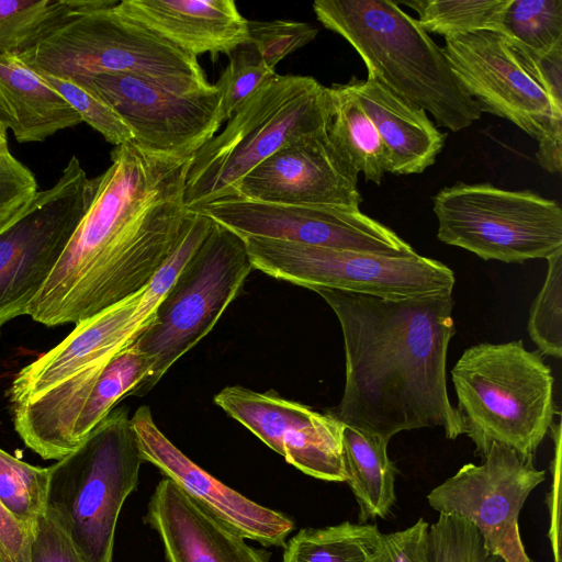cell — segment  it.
Listing matches in <instances>:
<instances>
[{
    "label": "cell",
    "mask_w": 562,
    "mask_h": 562,
    "mask_svg": "<svg viewBox=\"0 0 562 562\" xmlns=\"http://www.w3.org/2000/svg\"><path fill=\"white\" fill-rule=\"evenodd\" d=\"M254 269L279 280L319 289L405 300L452 292L454 272L416 251L384 256L249 237L244 239Z\"/></svg>",
    "instance_id": "obj_10"
},
{
    "label": "cell",
    "mask_w": 562,
    "mask_h": 562,
    "mask_svg": "<svg viewBox=\"0 0 562 562\" xmlns=\"http://www.w3.org/2000/svg\"><path fill=\"white\" fill-rule=\"evenodd\" d=\"M150 369V360L134 344L109 362L12 406L15 431L43 459L59 460L74 451L121 398L137 395Z\"/></svg>",
    "instance_id": "obj_13"
},
{
    "label": "cell",
    "mask_w": 562,
    "mask_h": 562,
    "mask_svg": "<svg viewBox=\"0 0 562 562\" xmlns=\"http://www.w3.org/2000/svg\"><path fill=\"white\" fill-rule=\"evenodd\" d=\"M381 535L375 525L350 521L304 528L284 544L282 562H370Z\"/></svg>",
    "instance_id": "obj_28"
},
{
    "label": "cell",
    "mask_w": 562,
    "mask_h": 562,
    "mask_svg": "<svg viewBox=\"0 0 562 562\" xmlns=\"http://www.w3.org/2000/svg\"><path fill=\"white\" fill-rule=\"evenodd\" d=\"M143 462L128 409L114 407L49 467L45 513L86 562H112L117 518Z\"/></svg>",
    "instance_id": "obj_6"
},
{
    "label": "cell",
    "mask_w": 562,
    "mask_h": 562,
    "mask_svg": "<svg viewBox=\"0 0 562 562\" xmlns=\"http://www.w3.org/2000/svg\"><path fill=\"white\" fill-rule=\"evenodd\" d=\"M277 72L270 69L251 44L235 49L214 83L221 97V117L227 121L259 88Z\"/></svg>",
    "instance_id": "obj_33"
},
{
    "label": "cell",
    "mask_w": 562,
    "mask_h": 562,
    "mask_svg": "<svg viewBox=\"0 0 562 562\" xmlns=\"http://www.w3.org/2000/svg\"><path fill=\"white\" fill-rule=\"evenodd\" d=\"M29 562H86L67 535L44 512L37 519L30 544Z\"/></svg>",
    "instance_id": "obj_40"
},
{
    "label": "cell",
    "mask_w": 562,
    "mask_h": 562,
    "mask_svg": "<svg viewBox=\"0 0 562 562\" xmlns=\"http://www.w3.org/2000/svg\"><path fill=\"white\" fill-rule=\"evenodd\" d=\"M550 431L555 441V453L551 461L552 484L550 493L547 497L549 507V532L551 549L554 562H561L560 544H561V427L560 424L552 425Z\"/></svg>",
    "instance_id": "obj_41"
},
{
    "label": "cell",
    "mask_w": 562,
    "mask_h": 562,
    "mask_svg": "<svg viewBox=\"0 0 562 562\" xmlns=\"http://www.w3.org/2000/svg\"><path fill=\"white\" fill-rule=\"evenodd\" d=\"M442 48L458 81L482 113L508 120L536 140L554 120H562V112L553 109L503 33L477 31L445 37Z\"/></svg>",
    "instance_id": "obj_17"
},
{
    "label": "cell",
    "mask_w": 562,
    "mask_h": 562,
    "mask_svg": "<svg viewBox=\"0 0 562 562\" xmlns=\"http://www.w3.org/2000/svg\"><path fill=\"white\" fill-rule=\"evenodd\" d=\"M347 85L381 137L387 172L417 175L435 164L447 134L425 110L404 101L371 76L364 80L352 76Z\"/></svg>",
    "instance_id": "obj_23"
},
{
    "label": "cell",
    "mask_w": 562,
    "mask_h": 562,
    "mask_svg": "<svg viewBox=\"0 0 562 562\" xmlns=\"http://www.w3.org/2000/svg\"><path fill=\"white\" fill-rule=\"evenodd\" d=\"M502 33L547 54L562 46V0H512Z\"/></svg>",
    "instance_id": "obj_31"
},
{
    "label": "cell",
    "mask_w": 562,
    "mask_h": 562,
    "mask_svg": "<svg viewBox=\"0 0 562 562\" xmlns=\"http://www.w3.org/2000/svg\"><path fill=\"white\" fill-rule=\"evenodd\" d=\"M32 531L0 504V562H29Z\"/></svg>",
    "instance_id": "obj_42"
},
{
    "label": "cell",
    "mask_w": 562,
    "mask_h": 562,
    "mask_svg": "<svg viewBox=\"0 0 562 562\" xmlns=\"http://www.w3.org/2000/svg\"><path fill=\"white\" fill-rule=\"evenodd\" d=\"M114 9L195 57L229 56L250 42L233 0H123Z\"/></svg>",
    "instance_id": "obj_22"
},
{
    "label": "cell",
    "mask_w": 562,
    "mask_h": 562,
    "mask_svg": "<svg viewBox=\"0 0 562 562\" xmlns=\"http://www.w3.org/2000/svg\"><path fill=\"white\" fill-rule=\"evenodd\" d=\"M544 282L532 301L527 330L542 356L562 357V249L547 258Z\"/></svg>",
    "instance_id": "obj_32"
},
{
    "label": "cell",
    "mask_w": 562,
    "mask_h": 562,
    "mask_svg": "<svg viewBox=\"0 0 562 562\" xmlns=\"http://www.w3.org/2000/svg\"><path fill=\"white\" fill-rule=\"evenodd\" d=\"M328 88L330 116L327 135L335 149L364 180L381 184L387 171L381 137L356 95L346 83Z\"/></svg>",
    "instance_id": "obj_26"
},
{
    "label": "cell",
    "mask_w": 562,
    "mask_h": 562,
    "mask_svg": "<svg viewBox=\"0 0 562 562\" xmlns=\"http://www.w3.org/2000/svg\"><path fill=\"white\" fill-rule=\"evenodd\" d=\"M370 562H434L429 524L419 518L406 529L382 533Z\"/></svg>",
    "instance_id": "obj_38"
},
{
    "label": "cell",
    "mask_w": 562,
    "mask_h": 562,
    "mask_svg": "<svg viewBox=\"0 0 562 562\" xmlns=\"http://www.w3.org/2000/svg\"><path fill=\"white\" fill-rule=\"evenodd\" d=\"M440 241L483 260L522 263L562 249V209L530 190L457 182L432 196Z\"/></svg>",
    "instance_id": "obj_9"
},
{
    "label": "cell",
    "mask_w": 562,
    "mask_h": 562,
    "mask_svg": "<svg viewBox=\"0 0 562 562\" xmlns=\"http://www.w3.org/2000/svg\"><path fill=\"white\" fill-rule=\"evenodd\" d=\"M358 176L326 130L292 142L260 162L241 180L235 198L360 209Z\"/></svg>",
    "instance_id": "obj_19"
},
{
    "label": "cell",
    "mask_w": 562,
    "mask_h": 562,
    "mask_svg": "<svg viewBox=\"0 0 562 562\" xmlns=\"http://www.w3.org/2000/svg\"><path fill=\"white\" fill-rule=\"evenodd\" d=\"M252 270L245 240L214 222L135 342L151 362L139 395L213 329Z\"/></svg>",
    "instance_id": "obj_8"
},
{
    "label": "cell",
    "mask_w": 562,
    "mask_h": 562,
    "mask_svg": "<svg viewBox=\"0 0 562 562\" xmlns=\"http://www.w3.org/2000/svg\"><path fill=\"white\" fill-rule=\"evenodd\" d=\"M214 403L303 473L346 482L345 425L329 413H319L273 391L258 392L240 385L224 387Z\"/></svg>",
    "instance_id": "obj_18"
},
{
    "label": "cell",
    "mask_w": 562,
    "mask_h": 562,
    "mask_svg": "<svg viewBox=\"0 0 562 562\" xmlns=\"http://www.w3.org/2000/svg\"><path fill=\"white\" fill-rule=\"evenodd\" d=\"M37 190L33 172L10 151L0 157V233L30 206Z\"/></svg>",
    "instance_id": "obj_37"
},
{
    "label": "cell",
    "mask_w": 562,
    "mask_h": 562,
    "mask_svg": "<svg viewBox=\"0 0 562 562\" xmlns=\"http://www.w3.org/2000/svg\"><path fill=\"white\" fill-rule=\"evenodd\" d=\"M49 468L31 465L0 448V504L33 531L45 512Z\"/></svg>",
    "instance_id": "obj_30"
},
{
    "label": "cell",
    "mask_w": 562,
    "mask_h": 562,
    "mask_svg": "<svg viewBox=\"0 0 562 562\" xmlns=\"http://www.w3.org/2000/svg\"><path fill=\"white\" fill-rule=\"evenodd\" d=\"M143 460L154 464L188 496L245 539L281 547L294 528L283 514L226 486L178 449L158 428L148 406L131 417Z\"/></svg>",
    "instance_id": "obj_20"
},
{
    "label": "cell",
    "mask_w": 562,
    "mask_h": 562,
    "mask_svg": "<svg viewBox=\"0 0 562 562\" xmlns=\"http://www.w3.org/2000/svg\"><path fill=\"white\" fill-rule=\"evenodd\" d=\"M509 40L519 61L544 89L553 109L562 112V46L541 54Z\"/></svg>",
    "instance_id": "obj_39"
},
{
    "label": "cell",
    "mask_w": 562,
    "mask_h": 562,
    "mask_svg": "<svg viewBox=\"0 0 562 562\" xmlns=\"http://www.w3.org/2000/svg\"><path fill=\"white\" fill-rule=\"evenodd\" d=\"M536 158L544 170L559 173L562 169V120H555L538 139Z\"/></svg>",
    "instance_id": "obj_43"
},
{
    "label": "cell",
    "mask_w": 562,
    "mask_h": 562,
    "mask_svg": "<svg viewBox=\"0 0 562 562\" xmlns=\"http://www.w3.org/2000/svg\"><path fill=\"white\" fill-rule=\"evenodd\" d=\"M196 212L243 239L255 237L384 256L414 252L390 227L360 209L268 203L229 198Z\"/></svg>",
    "instance_id": "obj_16"
},
{
    "label": "cell",
    "mask_w": 562,
    "mask_h": 562,
    "mask_svg": "<svg viewBox=\"0 0 562 562\" xmlns=\"http://www.w3.org/2000/svg\"><path fill=\"white\" fill-rule=\"evenodd\" d=\"M98 182L99 176L88 178L72 156L57 182L38 191L0 233V333L9 321L27 314L88 211Z\"/></svg>",
    "instance_id": "obj_12"
},
{
    "label": "cell",
    "mask_w": 562,
    "mask_h": 562,
    "mask_svg": "<svg viewBox=\"0 0 562 562\" xmlns=\"http://www.w3.org/2000/svg\"><path fill=\"white\" fill-rule=\"evenodd\" d=\"M114 7L75 15L18 55L19 59L36 72L72 81L101 74H131L168 85L210 83L198 57L119 13Z\"/></svg>",
    "instance_id": "obj_7"
},
{
    "label": "cell",
    "mask_w": 562,
    "mask_h": 562,
    "mask_svg": "<svg viewBox=\"0 0 562 562\" xmlns=\"http://www.w3.org/2000/svg\"><path fill=\"white\" fill-rule=\"evenodd\" d=\"M209 232L205 220L194 218L178 248L145 288L76 324L61 342L22 368L9 391L12 406L38 397L83 370L109 362L134 345L153 323L164 296Z\"/></svg>",
    "instance_id": "obj_11"
},
{
    "label": "cell",
    "mask_w": 562,
    "mask_h": 562,
    "mask_svg": "<svg viewBox=\"0 0 562 562\" xmlns=\"http://www.w3.org/2000/svg\"><path fill=\"white\" fill-rule=\"evenodd\" d=\"M36 72V71H35ZM86 122L114 146L133 142V134L119 114L97 93L68 79L37 72Z\"/></svg>",
    "instance_id": "obj_34"
},
{
    "label": "cell",
    "mask_w": 562,
    "mask_h": 562,
    "mask_svg": "<svg viewBox=\"0 0 562 562\" xmlns=\"http://www.w3.org/2000/svg\"><path fill=\"white\" fill-rule=\"evenodd\" d=\"M481 464L467 463L427 495L429 506L471 521L485 549L505 562H535L519 532V514L528 496L546 480L533 457L493 443Z\"/></svg>",
    "instance_id": "obj_15"
},
{
    "label": "cell",
    "mask_w": 562,
    "mask_h": 562,
    "mask_svg": "<svg viewBox=\"0 0 562 562\" xmlns=\"http://www.w3.org/2000/svg\"><path fill=\"white\" fill-rule=\"evenodd\" d=\"M117 3L116 0H0V55L18 56L75 15Z\"/></svg>",
    "instance_id": "obj_27"
},
{
    "label": "cell",
    "mask_w": 562,
    "mask_h": 562,
    "mask_svg": "<svg viewBox=\"0 0 562 562\" xmlns=\"http://www.w3.org/2000/svg\"><path fill=\"white\" fill-rule=\"evenodd\" d=\"M313 10L326 29L356 49L368 76L429 112L437 126L460 132L481 117L445 49L396 1L316 0Z\"/></svg>",
    "instance_id": "obj_3"
},
{
    "label": "cell",
    "mask_w": 562,
    "mask_h": 562,
    "mask_svg": "<svg viewBox=\"0 0 562 562\" xmlns=\"http://www.w3.org/2000/svg\"><path fill=\"white\" fill-rule=\"evenodd\" d=\"M192 157L150 153L134 142L114 146L88 211L27 315L48 327L78 324L145 288L194 215L184 204Z\"/></svg>",
    "instance_id": "obj_1"
},
{
    "label": "cell",
    "mask_w": 562,
    "mask_h": 562,
    "mask_svg": "<svg viewBox=\"0 0 562 562\" xmlns=\"http://www.w3.org/2000/svg\"><path fill=\"white\" fill-rule=\"evenodd\" d=\"M389 441L350 426L344 427L345 483L357 499L361 522L385 519L395 503L396 467L387 454Z\"/></svg>",
    "instance_id": "obj_25"
},
{
    "label": "cell",
    "mask_w": 562,
    "mask_h": 562,
    "mask_svg": "<svg viewBox=\"0 0 562 562\" xmlns=\"http://www.w3.org/2000/svg\"><path fill=\"white\" fill-rule=\"evenodd\" d=\"M434 562H505L490 553L475 526L465 518L439 514L429 526Z\"/></svg>",
    "instance_id": "obj_35"
},
{
    "label": "cell",
    "mask_w": 562,
    "mask_h": 562,
    "mask_svg": "<svg viewBox=\"0 0 562 562\" xmlns=\"http://www.w3.org/2000/svg\"><path fill=\"white\" fill-rule=\"evenodd\" d=\"M81 122L76 110L18 56L0 55V124L16 142H44Z\"/></svg>",
    "instance_id": "obj_24"
},
{
    "label": "cell",
    "mask_w": 562,
    "mask_h": 562,
    "mask_svg": "<svg viewBox=\"0 0 562 562\" xmlns=\"http://www.w3.org/2000/svg\"><path fill=\"white\" fill-rule=\"evenodd\" d=\"M7 130L0 124V157L9 153Z\"/></svg>",
    "instance_id": "obj_44"
},
{
    "label": "cell",
    "mask_w": 562,
    "mask_h": 562,
    "mask_svg": "<svg viewBox=\"0 0 562 562\" xmlns=\"http://www.w3.org/2000/svg\"><path fill=\"white\" fill-rule=\"evenodd\" d=\"M249 38L266 65L274 67L288 55L312 42L318 29L296 21H248Z\"/></svg>",
    "instance_id": "obj_36"
},
{
    "label": "cell",
    "mask_w": 562,
    "mask_h": 562,
    "mask_svg": "<svg viewBox=\"0 0 562 562\" xmlns=\"http://www.w3.org/2000/svg\"><path fill=\"white\" fill-rule=\"evenodd\" d=\"M462 435L482 458L493 443L533 457L557 411L554 376L521 339L467 348L451 369Z\"/></svg>",
    "instance_id": "obj_4"
},
{
    "label": "cell",
    "mask_w": 562,
    "mask_h": 562,
    "mask_svg": "<svg viewBox=\"0 0 562 562\" xmlns=\"http://www.w3.org/2000/svg\"><path fill=\"white\" fill-rule=\"evenodd\" d=\"M329 116L327 87L310 76L277 74L193 155L184 188L187 209L196 212L235 198L255 167L283 146L326 131Z\"/></svg>",
    "instance_id": "obj_5"
},
{
    "label": "cell",
    "mask_w": 562,
    "mask_h": 562,
    "mask_svg": "<svg viewBox=\"0 0 562 562\" xmlns=\"http://www.w3.org/2000/svg\"><path fill=\"white\" fill-rule=\"evenodd\" d=\"M315 292L336 314L344 337V392L327 413L387 440L434 427L448 439L462 435L447 390L448 348L457 331L452 292L405 300Z\"/></svg>",
    "instance_id": "obj_2"
},
{
    "label": "cell",
    "mask_w": 562,
    "mask_h": 562,
    "mask_svg": "<svg viewBox=\"0 0 562 562\" xmlns=\"http://www.w3.org/2000/svg\"><path fill=\"white\" fill-rule=\"evenodd\" d=\"M512 0H411L396 1L416 11L427 33L443 37L477 31H503L504 14Z\"/></svg>",
    "instance_id": "obj_29"
},
{
    "label": "cell",
    "mask_w": 562,
    "mask_h": 562,
    "mask_svg": "<svg viewBox=\"0 0 562 562\" xmlns=\"http://www.w3.org/2000/svg\"><path fill=\"white\" fill-rule=\"evenodd\" d=\"M146 521L158 532L168 562H269L267 551L247 544L167 477L150 497Z\"/></svg>",
    "instance_id": "obj_21"
},
{
    "label": "cell",
    "mask_w": 562,
    "mask_h": 562,
    "mask_svg": "<svg viewBox=\"0 0 562 562\" xmlns=\"http://www.w3.org/2000/svg\"><path fill=\"white\" fill-rule=\"evenodd\" d=\"M102 98L123 120L133 142L150 153L192 157L223 123L215 85L178 86L131 74L75 81Z\"/></svg>",
    "instance_id": "obj_14"
}]
</instances>
